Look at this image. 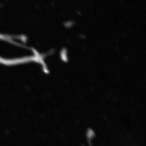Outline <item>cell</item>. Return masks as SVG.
Returning <instances> with one entry per match:
<instances>
[{
    "mask_svg": "<svg viewBox=\"0 0 146 146\" xmlns=\"http://www.w3.org/2000/svg\"><path fill=\"white\" fill-rule=\"evenodd\" d=\"M36 51L23 36L13 33H0V61L16 64L34 60Z\"/></svg>",
    "mask_w": 146,
    "mask_h": 146,
    "instance_id": "cell-1",
    "label": "cell"
}]
</instances>
